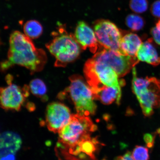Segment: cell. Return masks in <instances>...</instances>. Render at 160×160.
I'll return each mask as SVG.
<instances>
[{"mask_svg":"<svg viewBox=\"0 0 160 160\" xmlns=\"http://www.w3.org/2000/svg\"><path fill=\"white\" fill-rule=\"evenodd\" d=\"M83 72L93 96L108 87H115L121 90V86L124 83L119 81L118 76L111 67L92 58L86 62Z\"/></svg>","mask_w":160,"mask_h":160,"instance_id":"cell-5","label":"cell"},{"mask_svg":"<svg viewBox=\"0 0 160 160\" xmlns=\"http://www.w3.org/2000/svg\"><path fill=\"white\" fill-rule=\"evenodd\" d=\"M12 77L8 75L6 79L8 86L1 89V105L3 109L19 111L28 96L30 91L28 86L22 89L12 83Z\"/></svg>","mask_w":160,"mask_h":160,"instance_id":"cell-9","label":"cell"},{"mask_svg":"<svg viewBox=\"0 0 160 160\" xmlns=\"http://www.w3.org/2000/svg\"><path fill=\"white\" fill-rule=\"evenodd\" d=\"M92 58L111 67L119 78L129 72L139 61L137 57L122 55L103 48L99 50Z\"/></svg>","mask_w":160,"mask_h":160,"instance_id":"cell-7","label":"cell"},{"mask_svg":"<svg viewBox=\"0 0 160 160\" xmlns=\"http://www.w3.org/2000/svg\"><path fill=\"white\" fill-rule=\"evenodd\" d=\"M135 160H149L148 150L145 147L137 146L133 149L132 154Z\"/></svg>","mask_w":160,"mask_h":160,"instance_id":"cell-19","label":"cell"},{"mask_svg":"<svg viewBox=\"0 0 160 160\" xmlns=\"http://www.w3.org/2000/svg\"><path fill=\"white\" fill-rule=\"evenodd\" d=\"M29 87L30 91L33 95L44 101L48 99L47 87L41 79H35L32 80L30 82Z\"/></svg>","mask_w":160,"mask_h":160,"instance_id":"cell-16","label":"cell"},{"mask_svg":"<svg viewBox=\"0 0 160 160\" xmlns=\"http://www.w3.org/2000/svg\"><path fill=\"white\" fill-rule=\"evenodd\" d=\"M23 28L25 34L31 39L38 38L43 33L42 26L36 20H30L26 22Z\"/></svg>","mask_w":160,"mask_h":160,"instance_id":"cell-15","label":"cell"},{"mask_svg":"<svg viewBox=\"0 0 160 160\" xmlns=\"http://www.w3.org/2000/svg\"><path fill=\"white\" fill-rule=\"evenodd\" d=\"M116 160H135L132 156V153L130 152H128L125 155L117 158Z\"/></svg>","mask_w":160,"mask_h":160,"instance_id":"cell-23","label":"cell"},{"mask_svg":"<svg viewBox=\"0 0 160 160\" xmlns=\"http://www.w3.org/2000/svg\"><path fill=\"white\" fill-rule=\"evenodd\" d=\"M97 127L87 116L72 114L69 122L58 133L59 141L65 147L71 148L90 137Z\"/></svg>","mask_w":160,"mask_h":160,"instance_id":"cell-6","label":"cell"},{"mask_svg":"<svg viewBox=\"0 0 160 160\" xmlns=\"http://www.w3.org/2000/svg\"><path fill=\"white\" fill-rule=\"evenodd\" d=\"M57 29L52 33L53 39L46 47L55 58V67H65L77 58L81 48L74 35L67 31L65 25L59 23Z\"/></svg>","mask_w":160,"mask_h":160,"instance_id":"cell-2","label":"cell"},{"mask_svg":"<svg viewBox=\"0 0 160 160\" xmlns=\"http://www.w3.org/2000/svg\"><path fill=\"white\" fill-rule=\"evenodd\" d=\"M22 140L17 134L6 132L1 136V157L10 154L15 155L21 148Z\"/></svg>","mask_w":160,"mask_h":160,"instance_id":"cell-12","label":"cell"},{"mask_svg":"<svg viewBox=\"0 0 160 160\" xmlns=\"http://www.w3.org/2000/svg\"><path fill=\"white\" fill-rule=\"evenodd\" d=\"M151 12L154 17L160 18V0L153 3L151 8Z\"/></svg>","mask_w":160,"mask_h":160,"instance_id":"cell-21","label":"cell"},{"mask_svg":"<svg viewBox=\"0 0 160 160\" xmlns=\"http://www.w3.org/2000/svg\"></svg>","mask_w":160,"mask_h":160,"instance_id":"cell-26","label":"cell"},{"mask_svg":"<svg viewBox=\"0 0 160 160\" xmlns=\"http://www.w3.org/2000/svg\"><path fill=\"white\" fill-rule=\"evenodd\" d=\"M155 136L150 133L145 134L144 136V140L147 147L149 148L152 147L154 144Z\"/></svg>","mask_w":160,"mask_h":160,"instance_id":"cell-22","label":"cell"},{"mask_svg":"<svg viewBox=\"0 0 160 160\" xmlns=\"http://www.w3.org/2000/svg\"><path fill=\"white\" fill-rule=\"evenodd\" d=\"M1 160H16V157L15 155H8L1 157Z\"/></svg>","mask_w":160,"mask_h":160,"instance_id":"cell-24","label":"cell"},{"mask_svg":"<svg viewBox=\"0 0 160 160\" xmlns=\"http://www.w3.org/2000/svg\"><path fill=\"white\" fill-rule=\"evenodd\" d=\"M72 115L69 108L63 103L53 102L48 105L46 122L48 129L56 133L69 122Z\"/></svg>","mask_w":160,"mask_h":160,"instance_id":"cell-10","label":"cell"},{"mask_svg":"<svg viewBox=\"0 0 160 160\" xmlns=\"http://www.w3.org/2000/svg\"><path fill=\"white\" fill-rule=\"evenodd\" d=\"M47 61L45 52L35 47L32 39L19 31L10 35L9 48L7 59L1 63L5 71L15 65L26 68L33 74L43 69Z\"/></svg>","mask_w":160,"mask_h":160,"instance_id":"cell-1","label":"cell"},{"mask_svg":"<svg viewBox=\"0 0 160 160\" xmlns=\"http://www.w3.org/2000/svg\"><path fill=\"white\" fill-rule=\"evenodd\" d=\"M132 74L133 92L143 114L150 117L153 114V109L160 107V81L154 77L138 78L135 67L132 69Z\"/></svg>","mask_w":160,"mask_h":160,"instance_id":"cell-4","label":"cell"},{"mask_svg":"<svg viewBox=\"0 0 160 160\" xmlns=\"http://www.w3.org/2000/svg\"><path fill=\"white\" fill-rule=\"evenodd\" d=\"M157 133L159 135L160 137V128L157 130Z\"/></svg>","mask_w":160,"mask_h":160,"instance_id":"cell-25","label":"cell"},{"mask_svg":"<svg viewBox=\"0 0 160 160\" xmlns=\"http://www.w3.org/2000/svg\"><path fill=\"white\" fill-rule=\"evenodd\" d=\"M151 34L156 43L160 45V18L156 23V27L151 29Z\"/></svg>","mask_w":160,"mask_h":160,"instance_id":"cell-20","label":"cell"},{"mask_svg":"<svg viewBox=\"0 0 160 160\" xmlns=\"http://www.w3.org/2000/svg\"><path fill=\"white\" fill-rule=\"evenodd\" d=\"M152 42V39H149L142 43L138 52L137 57L139 61L156 66L159 64L160 59Z\"/></svg>","mask_w":160,"mask_h":160,"instance_id":"cell-13","label":"cell"},{"mask_svg":"<svg viewBox=\"0 0 160 160\" xmlns=\"http://www.w3.org/2000/svg\"><path fill=\"white\" fill-rule=\"evenodd\" d=\"M142 43L141 38L138 35L129 33L122 38L121 48L126 55L137 57L138 52Z\"/></svg>","mask_w":160,"mask_h":160,"instance_id":"cell-14","label":"cell"},{"mask_svg":"<svg viewBox=\"0 0 160 160\" xmlns=\"http://www.w3.org/2000/svg\"><path fill=\"white\" fill-rule=\"evenodd\" d=\"M74 35L81 49L89 48L92 53L97 52L99 44L95 32L85 22H78Z\"/></svg>","mask_w":160,"mask_h":160,"instance_id":"cell-11","label":"cell"},{"mask_svg":"<svg viewBox=\"0 0 160 160\" xmlns=\"http://www.w3.org/2000/svg\"><path fill=\"white\" fill-rule=\"evenodd\" d=\"M148 7L147 0H130L129 7L136 13H141L147 11Z\"/></svg>","mask_w":160,"mask_h":160,"instance_id":"cell-18","label":"cell"},{"mask_svg":"<svg viewBox=\"0 0 160 160\" xmlns=\"http://www.w3.org/2000/svg\"><path fill=\"white\" fill-rule=\"evenodd\" d=\"M69 79L70 85L59 93V99L69 95L78 114L87 117L94 114L97 105L94 101L95 99L92 92L87 81L78 75H72Z\"/></svg>","mask_w":160,"mask_h":160,"instance_id":"cell-3","label":"cell"},{"mask_svg":"<svg viewBox=\"0 0 160 160\" xmlns=\"http://www.w3.org/2000/svg\"><path fill=\"white\" fill-rule=\"evenodd\" d=\"M94 29L99 46L127 55L121 48L122 35L114 23L107 20H98L94 24Z\"/></svg>","mask_w":160,"mask_h":160,"instance_id":"cell-8","label":"cell"},{"mask_svg":"<svg viewBox=\"0 0 160 160\" xmlns=\"http://www.w3.org/2000/svg\"><path fill=\"white\" fill-rule=\"evenodd\" d=\"M125 23L128 27L134 31L141 30L145 24L144 20L142 18L133 14H130L126 17Z\"/></svg>","mask_w":160,"mask_h":160,"instance_id":"cell-17","label":"cell"}]
</instances>
